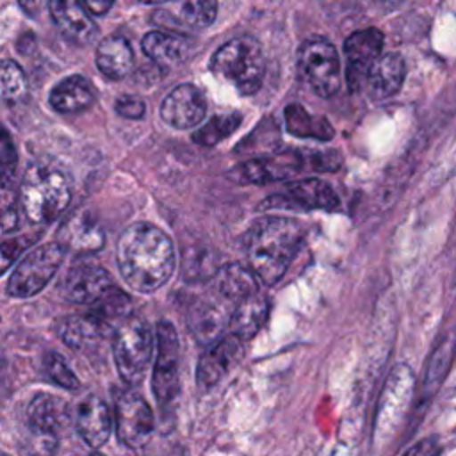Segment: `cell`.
<instances>
[{"instance_id": "obj_1", "label": "cell", "mask_w": 456, "mask_h": 456, "mask_svg": "<svg viewBox=\"0 0 456 456\" xmlns=\"http://www.w3.org/2000/svg\"><path fill=\"white\" fill-rule=\"evenodd\" d=\"M116 260L123 280L134 290L153 292L171 278L175 249L171 239L155 224L134 223L118 239Z\"/></svg>"}, {"instance_id": "obj_2", "label": "cell", "mask_w": 456, "mask_h": 456, "mask_svg": "<svg viewBox=\"0 0 456 456\" xmlns=\"http://www.w3.org/2000/svg\"><path fill=\"white\" fill-rule=\"evenodd\" d=\"M305 239V226L285 216L258 219L248 237L246 253L249 267L265 285H274L287 273Z\"/></svg>"}, {"instance_id": "obj_3", "label": "cell", "mask_w": 456, "mask_h": 456, "mask_svg": "<svg viewBox=\"0 0 456 456\" xmlns=\"http://www.w3.org/2000/svg\"><path fill=\"white\" fill-rule=\"evenodd\" d=\"M69 198V180L62 169L46 162L27 167L20 187V201L28 221L36 224L53 221L64 212Z\"/></svg>"}, {"instance_id": "obj_4", "label": "cell", "mask_w": 456, "mask_h": 456, "mask_svg": "<svg viewBox=\"0 0 456 456\" xmlns=\"http://www.w3.org/2000/svg\"><path fill=\"white\" fill-rule=\"evenodd\" d=\"M210 69L230 82L240 94H253L260 89L265 59L256 39L239 36L224 43L210 59Z\"/></svg>"}, {"instance_id": "obj_5", "label": "cell", "mask_w": 456, "mask_h": 456, "mask_svg": "<svg viewBox=\"0 0 456 456\" xmlns=\"http://www.w3.org/2000/svg\"><path fill=\"white\" fill-rule=\"evenodd\" d=\"M114 362L126 385L142 381L153 354V331L139 315L125 317L114 333Z\"/></svg>"}, {"instance_id": "obj_6", "label": "cell", "mask_w": 456, "mask_h": 456, "mask_svg": "<svg viewBox=\"0 0 456 456\" xmlns=\"http://www.w3.org/2000/svg\"><path fill=\"white\" fill-rule=\"evenodd\" d=\"M297 69L308 87L322 98L333 96L340 87V59L337 48L324 37H310L301 45Z\"/></svg>"}, {"instance_id": "obj_7", "label": "cell", "mask_w": 456, "mask_h": 456, "mask_svg": "<svg viewBox=\"0 0 456 456\" xmlns=\"http://www.w3.org/2000/svg\"><path fill=\"white\" fill-rule=\"evenodd\" d=\"M64 255L66 249L59 240L41 244L28 251L14 267L9 278L7 294L12 297H30L43 290L59 271Z\"/></svg>"}, {"instance_id": "obj_8", "label": "cell", "mask_w": 456, "mask_h": 456, "mask_svg": "<svg viewBox=\"0 0 456 456\" xmlns=\"http://www.w3.org/2000/svg\"><path fill=\"white\" fill-rule=\"evenodd\" d=\"M413 392V374L406 365H397L390 372L376 415V442H387L397 431Z\"/></svg>"}, {"instance_id": "obj_9", "label": "cell", "mask_w": 456, "mask_h": 456, "mask_svg": "<svg viewBox=\"0 0 456 456\" xmlns=\"http://www.w3.org/2000/svg\"><path fill=\"white\" fill-rule=\"evenodd\" d=\"M178 362L180 342L171 322L157 324V362L153 369L151 387L159 403H171L178 394Z\"/></svg>"}, {"instance_id": "obj_10", "label": "cell", "mask_w": 456, "mask_h": 456, "mask_svg": "<svg viewBox=\"0 0 456 456\" xmlns=\"http://www.w3.org/2000/svg\"><path fill=\"white\" fill-rule=\"evenodd\" d=\"M260 210H337L338 196L333 187L319 178H303L290 183L283 192L269 196L258 207Z\"/></svg>"}, {"instance_id": "obj_11", "label": "cell", "mask_w": 456, "mask_h": 456, "mask_svg": "<svg viewBox=\"0 0 456 456\" xmlns=\"http://www.w3.org/2000/svg\"><path fill=\"white\" fill-rule=\"evenodd\" d=\"M116 435L126 447L139 449L148 444L155 420L150 404L137 392L126 390L116 401Z\"/></svg>"}, {"instance_id": "obj_12", "label": "cell", "mask_w": 456, "mask_h": 456, "mask_svg": "<svg viewBox=\"0 0 456 456\" xmlns=\"http://www.w3.org/2000/svg\"><path fill=\"white\" fill-rule=\"evenodd\" d=\"M383 41V34L378 28H363L346 39V82L349 91L354 93L367 84L372 66L381 57Z\"/></svg>"}, {"instance_id": "obj_13", "label": "cell", "mask_w": 456, "mask_h": 456, "mask_svg": "<svg viewBox=\"0 0 456 456\" xmlns=\"http://www.w3.org/2000/svg\"><path fill=\"white\" fill-rule=\"evenodd\" d=\"M305 153L296 150H285L280 153H269L255 157L232 169V178L240 183H269L292 176L305 164Z\"/></svg>"}, {"instance_id": "obj_14", "label": "cell", "mask_w": 456, "mask_h": 456, "mask_svg": "<svg viewBox=\"0 0 456 456\" xmlns=\"http://www.w3.org/2000/svg\"><path fill=\"white\" fill-rule=\"evenodd\" d=\"M217 14L216 0H169L166 7L153 11L151 20L173 32H196L210 27Z\"/></svg>"}, {"instance_id": "obj_15", "label": "cell", "mask_w": 456, "mask_h": 456, "mask_svg": "<svg viewBox=\"0 0 456 456\" xmlns=\"http://www.w3.org/2000/svg\"><path fill=\"white\" fill-rule=\"evenodd\" d=\"M116 290L110 274L93 264H82L71 267L62 281V292L68 301L77 305H96Z\"/></svg>"}, {"instance_id": "obj_16", "label": "cell", "mask_w": 456, "mask_h": 456, "mask_svg": "<svg viewBox=\"0 0 456 456\" xmlns=\"http://www.w3.org/2000/svg\"><path fill=\"white\" fill-rule=\"evenodd\" d=\"M226 303L228 301L214 290V294L201 296L189 306L187 326L198 342L212 344L221 337L232 315L226 312Z\"/></svg>"}, {"instance_id": "obj_17", "label": "cell", "mask_w": 456, "mask_h": 456, "mask_svg": "<svg viewBox=\"0 0 456 456\" xmlns=\"http://www.w3.org/2000/svg\"><path fill=\"white\" fill-rule=\"evenodd\" d=\"M68 417L66 403L52 394H37L28 408L27 420L28 428L37 442H41V451H53L55 435Z\"/></svg>"}, {"instance_id": "obj_18", "label": "cell", "mask_w": 456, "mask_h": 456, "mask_svg": "<svg viewBox=\"0 0 456 456\" xmlns=\"http://www.w3.org/2000/svg\"><path fill=\"white\" fill-rule=\"evenodd\" d=\"M207 112L205 94L192 84L176 86L160 105V118L175 128L196 126Z\"/></svg>"}, {"instance_id": "obj_19", "label": "cell", "mask_w": 456, "mask_h": 456, "mask_svg": "<svg viewBox=\"0 0 456 456\" xmlns=\"http://www.w3.org/2000/svg\"><path fill=\"white\" fill-rule=\"evenodd\" d=\"M57 240L66 253L89 255L103 248L105 235L93 214L77 212L61 224Z\"/></svg>"}, {"instance_id": "obj_20", "label": "cell", "mask_w": 456, "mask_h": 456, "mask_svg": "<svg viewBox=\"0 0 456 456\" xmlns=\"http://www.w3.org/2000/svg\"><path fill=\"white\" fill-rule=\"evenodd\" d=\"M240 354L242 340L233 333L212 342L198 362V385H201L203 388H212L214 385H217V381L240 358Z\"/></svg>"}, {"instance_id": "obj_21", "label": "cell", "mask_w": 456, "mask_h": 456, "mask_svg": "<svg viewBox=\"0 0 456 456\" xmlns=\"http://www.w3.org/2000/svg\"><path fill=\"white\" fill-rule=\"evenodd\" d=\"M75 426L89 447L96 449L103 445L112 431V417L107 403L93 394L84 397L75 411Z\"/></svg>"}, {"instance_id": "obj_22", "label": "cell", "mask_w": 456, "mask_h": 456, "mask_svg": "<svg viewBox=\"0 0 456 456\" xmlns=\"http://www.w3.org/2000/svg\"><path fill=\"white\" fill-rule=\"evenodd\" d=\"M78 0H52L50 14L57 28L77 45H89L96 34L98 27Z\"/></svg>"}, {"instance_id": "obj_23", "label": "cell", "mask_w": 456, "mask_h": 456, "mask_svg": "<svg viewBox=\"0 0 456 456\" xmlns=\"http://www.w3.org/2000/svg\"><path fill=\"white\" fill-rule=\"evenodd\" d=\"M142 52L159 66L169 68L183 62L191 52L192 43L180 32L153 30L142 37Z\"/></svg>"}, {"instance_id": "obj_24", "label": "cell", "mask_w": 456, "mask_h": 456, "mask_svg": "<svg viewBox=\"0 0 456 456\" xmlns=\"http://www.w3.org/2000/svg\"><path fill=\"white\" fill-rule=\"evenodd\" d=\"M406 66L399 53H385L372 66L367 78V91L372 100H387L394 96L404 80Z\"/></svg>"}, {"instance_id": "obj_25", "label": "cell", "mask_w": 456, "mask_h": 456, "mask_svg": "<svg viewBox=\"0 0 456 456\" xmlns=\"http://www.w3.org/2000/svg\"><path fill=\"white\" fill-rule=\"evenodd\" d=\"M96 93L91 82L80 75L62 78L50 93V105L53 110L62 114L80 112L93 105Z\"/></svg>"}, {"instance_id": "obj_26", "label": "cell", "mask_w": 456, "mask_h": 456, "mask_svg": "<svg viewBox=\"0 0 456 456\" xmlns=\"http://www.w3.org/2000/svg\"><path fill=\"white\" fill-rule=\"evenodd\" d=\"M96 66L110 80L126 77L134 66L130 43L121 36L103 37L96 48Z\"/></svg>"}, {"instance_id": "obj_27", "label": "cell", "mask_w": 456, "mask_h": 456, "mask_svg": "<svg viewBox=\"0 0 456 456\" xmlns=\"http://www.w3.org/2000/svg\"><path fill=\"white\" fill-rule=\"evenodd\" d=\"M256 274L242 264H228L214 276V290L230 303H239L244 297L256 294Z\"/></svg>"}, {"instance_id": "obj_28", "label": "cell", "mask_w": 456, "mask_h": 456, "mask_svg": "<svg viewBox=\"0 0 456 456\" xmlns=\"http://www.w3.org/2000/svg\"><path fill=\"white\" fill-rule=\"evenodd\" d=\"M269 303L265 297L253 294L235 303L230 315V333L237 335L242 342L253 338L267 319Z\"/></svg>"}, {"instance_id": "obj_29", "label": "cell", "mask_w": 456, "mask_h": 456, "mask_svg": "<svg viewBox=\"0 0 456 456\" xmlns=\"http://www.w3.org/2000/svg\"><path fill=\"white\" fill-rule=\"evenodd\" d=\"M287 132L296 137L330 141L333 137L331 123L322 116H312L303 105L289 103L283 110Z\"/></svg>"}, {"instance_id": "obj_30", "label": "cell", "mask_w": 456, "mask_h": 456, "mask_svg": "<svg viewBox=\"0 0 456 456\" xmlns=\"http://www.w3.org/2000/svg\"><path fill=\"white\" fill-rule=\"evenodd\" d=\"M280 142V130L273 118H265L260 121L258 126L237 146V151L253 157H264L276 150Z\"/></svg>"}, {"instance_id": "obj_31", "label": "cell", "mask_w": 456, "mask_h": 456, "mask_svg": "<svg viewBox=\"0 0 456 456\" xmlns=\"http://www.w3.org/2000/svg\"><path fill=\"white\" fill-rule=\"evenodd\" d=\"M242 123V116L239 112H226V114H217L212 116L201 128H198L192 134L194 142L201 146H214L232 135L239 125Z\"/></svg>"}, {"instance_id": "obj_32", "label": "cell", "mask_w": 456, "mask_h": 456, "mask_svg": "<svg viewBox=\"0 0 456 456\" xmlns=\"http://www.w3.org/2000/svg\"><path fill=\"white\" fill-rule=\"evenodd\" d=\"M2 77V98L7 103H18L27 94V78L23 69L14 62L5 59L0 69Z\"/></svg>"}, {"instance_id": "obj_33", "label": "cell", "mask_w": 456, "mask_h": 456, "mask_svg": "<svg viewBox=\"0 0 456 456\" xmlns=\"http://www.w3.org/2000/svg\"><path fill=\"white\" fill-rule=\"evenodd\" d=\"M451 354H452V342L451 340H445L435 351V354L431 358V363L428 367V372H426V379H424V387L429 392L436 390L440 381L444 379L445 370L449 369V363H451Z\"/></svg>"}, {"instance_id": "obj_34", "label": "cell", "mask_w": 456, "mask_h": 456, "mask_svg": "<svg viewBox=\"0 0 456 456\" xmlns=\"http://www.w3.org/2000/svg\"><path fill=\"white\" fill-rule=\"evenodd\" d=\"M45 369L48 378L57 383L62 388L68 390H75L78 388V378L73 374V370L68 367V363L64 362V358L57 353H48V356L45 358Z\"/></svg>"}, {"instance_id": "obj_35", "label": "cell", "mask_w": 456, "mask_h": 456, "mask_svg": "<svg viewBox=\"0 0 456 456\" xmlns=\"http://www.w3.org/2000/svg\"><path fill=\"white\" fill-rule=\"evenodd\" d=\"M0 169H2V187H9L11 178L14 176V169H16V150L11 142L9 132L4 128L2 130V150H0Z\"/></svg>"}, {"instance_id": "obj_36", "label": "cell", "mask_w": 456, "mask_h": 456, "mask_svg": "<svg viewBox=\"0 0 456 456\" xmlns=\"http://www.w3.org/2000/svg\"><path fill=\"white\" fill-rule=\"evenodd\" d=\"M114 109L119 116L123 118H128V119H139L144 116V110H146V105L144 102L135 96V94H121L116 103H114Z\"/></svg>"}, {"instance_id": "obj_37", "label": "cell", "mask_w": 456, "mask_h": 456, "mask_svg": "<svg viewBox=\"0 0 456 456\" xmlns=\"http://www.w3.org/2000/svg\"><path fill=\"white\" fill-rule=\"evenodd\" d=\"M30 242V237H18L12 240H5L2 244V271L9 267V264L23 251V248Z\"/></svg>"}, {"instance_id": "obj_38", "label": "cell", "mask_w": 456, "mask_h": 456, "mask_svg": "<svg viewBox=\"0 0 456 456\" xmlns=\"http://www.w3.org/2000/svg\"><path fill=\"white\" fill-rule=\"evenodd\" d=\"M18 224V208L14 201L4 200V214H2V232L9 233L16 228Z\"/></svg>"}, {"instance_id": "obj_39", "label": "cell", "mask_w": 456, "mask_h": 456, "mask_svg": "<svg viewBox=\"0 0 456 456\" xmlns=\"http://www.w3.org/2000/svg\"><path fill=\"white\" fill-rule=\"evenodd\" d=\"M50 2L52 0H18L21 11L32 18L37 16L46 5H50Z\"/></svg>"}, {"instance_id": "obj_40", "label": "cell", "mask_w": 456, "mask_h": 456, "mask_svg": "<svg viewBox=\"0 0 456 456\" xmlns=\"http://www.w3.org/2000/svg\"><path fill=\"white\" fill-rule=\"evenodd\" d=\"M82 2L87 7V11L96 14V16H102V14L109 12V9L114 4V0H82Z\"/></svg>"}, {"instance_id": "obj_41", "label": "cell", "mask_w": 456, "mask_h": 456, "mask_svg": "<svg viewBox=\"0 0 456 456\" xmlns=\"http://www.w3.org/2000/svg\"><path fill=\"white\" fill-rule=\"evenodd\" d=\"M438 451H440V449H438L436 442H433V440H422L420 444H417V445L406 449L408 454H435V452H438Z\"/></svg>"}, {"instance_id": "obj_42", "label": "cell", "mask_w": 456, "mask_h": 456, "mask_svg": "<svg viewBox=\"0 0 456 456\" xmlns=\"http://www.w3.org/2000/svg\"><path fill=\"white\" fill-rule=\"evenodd\" d=\"M374 4H378L379 7H385V9H394L397 7L403 0H372Z\"/></svg>"}, {"instance_id": "obj_43", "label": "cell", "mask_w": 456, "mask_h": 456, "mask_svg": "<svg viewBox=\"0 0 456 456\" xmlns=\"http://www.w3.org/2000/svg\"><path fill=\"white\" fill-rule=\"evenodd\" d=\"M139 2H142V4H153V5H157V4H166V2H169V0H139Z\"/></svg>"}]
</instances>
